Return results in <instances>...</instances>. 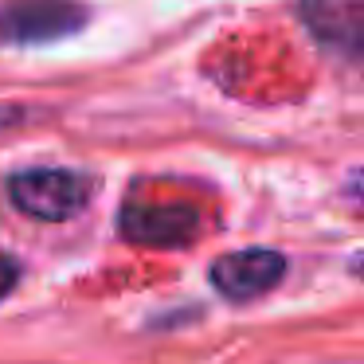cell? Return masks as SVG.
Masks as SVG:
<instances>
[{"label":"cell","mask_w":364,"mask_h":364,"mask_svg":"<svg viewBox=\"0 0 364 364\" xmlns=\"http://www.w3.org/2000/svg\"><path fill=\"white\" fill-rule=\"evenodd\" d=\"M9 196L24 215L43 223H63L87 208L90 184L71 168H28L9 181Z\"/></svg>","instance_id":"cell-1"},{"label":"cell","mask_w":364,"mask_h":364,"mask_svg":"<svg viewBox=\"0 0 364 364\" xmlns=\"http://www.w3.org/2000/svg\"><path fill=\"white\" fill-rule=\"evenodd\" d=\"M87 24V9L75 0H4L0 43H55Z\"/></svg>","instance_id":"cell-2"},{"label":"cell","mask_w":364,"mask_h":364,"mask_svg":"<svg viewBox=\"0 0 364 364\" xmlns=\"http://www.w3.org/2000/svg\"><path fill=\"white\" fill-rule=\"evenodd\" d=\"M200 231V212L184 200H129L122 208V235L145 247L192 243Z\"/></svg>","instance_id":"cell-3"},{"label":"cell","mask_w":364,"mask_h":364,"mask_svg":"<svg viewBox=\"0 0 364 364\" xmlns=\"http://www.w3.org/2000/svg\"><path fill=\"white\" fill-rule=\"evenodd\" d=\"M286 278V259L267 247H247V251H231L215 259L212 267V286L228 301H255L270 294Z\"/></svg>","instance_id":"cell-4"},{"label":"cell","mask_w":364,"mask_h":364,"mask_svg":"<svg viewBox=\"0 0 364 364\" xmlns=\"http://www.w3.org/2000/svg\"><path fill=\"white\" fill-rule=\"evenodd\" d=\"M298 9L317 40L341 48L345 55L360 51V0H301Z\"/></svg>","instance_id":"cell-5"},{"label":"cell","mask_w":364,"mask_h":364,"mask_svg":"<svg viewBox=\"0 0 364 364\" xmlns=\"http://www.w3.org/2000/svg\"><path fill=\"white\" fill-rule=\"evenodd\" d=\"M36 118H40V110H32V106H20V102H0V134H4V129L32 126Z\"/></svg>","instance_id":"cell-6"},{"label":"cell","mask_w":364,"mask_h":364,"mask_svg":"<svg viewBox=\"0 0 364 364\" xmlns=\"http://www.w3.org/2000/svg\"><path fill=\"white\" fill-rule=\"evenodd\" d=\"M20 282V262L12 255L0 251V298H9V290Z\"/></svg>","instance_id":"cell-7"}]
</instances>
